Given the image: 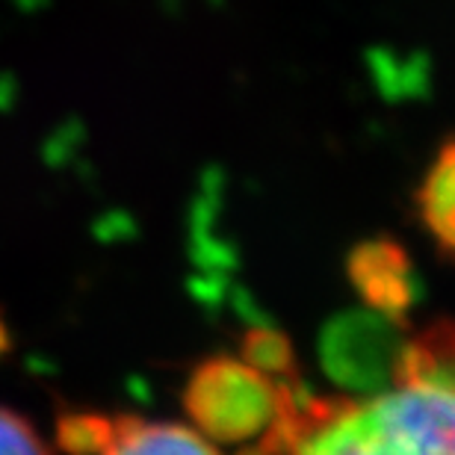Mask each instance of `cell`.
I'll return each mask as SVG.
<instances>
[{"label":"cell","mask_w":455,"mask_h":455,"mask_svg":"<svg viewBox=\"0 0 455 455\" xmlns=\"http://www.w3.org/2000/svg\"><path fill=\"white\" fill-rule=\"evenodd\" d=\"M349 281L370 311L399 323L405 320L417 293L411 258L387 236L355 245L349 254Z\"/></svg>","instance_id":"cell-4"},{"label":"cell","mask_w":455,"mask_h":455,"mask_svg":"<svg viewBox=\"0 0 455 455\" xmlns=\"http://www.w3.org/2000/svg\"><path fill=\"white\" fill-rule=\"evenodd\" d=\"M417 211L443 254L455 258V140L443 142L417 189Z\"/></svg>","instance_id":"cell-7"},{"label":"cell","mask_w":455,"mask_h":455,"mask_svg":"<svg viewBox=\"0 0 455 455\" xmlns=\"http://www.w3.org/2000/svg\"><path fill=\"white\" fill-rule=\"evenodd\" d=\"M396 381H414L455 394V320H438L405 338L396 363Z\"/></svg>","instance_id":"cell-5"},{"label":"cell","mask_w":455,"mask_h":455,"mask_svg":"<svg viewBox=\"0 0 455 455\" xmlns=\"http://www.w3.org/2000/svg\"><path fill=\"white\" fill-rule=\"evenodd\" d=\"M296 455H455V394L396 381L372 396H296Z\"/></svg>","instance_id":"cell-1"},{"label":"cell","mask_w":455,"mask_h":455,"mask_svg":"<svg viewBox=\"0 0 455 455\" xmlns=\"http://www.w3.org/2000/svg\"><path fill=\"white\" fill-rule=\"evenodd\" d=\"M0 455H53L24 414L0 405Z\"/></svg>","instance_id":"cell-10"},{"label":"cell","mask_w":455,"mask_h":455,"mask_svg":"<svg viewBox=\"0 0 455 455\" xmlns=\"http://www.w3.org/2000/svg\"><path fill=\"white\" fill-rule=\"evenodd\" d=\"M104 455H220V450L193 426L116 414V435Z\"/></svg>","instance_id":"cell-6"},{"label":"cell","mask_w":455,"mask_h":455,"mask_svg":"<svg viewBox=\"0 0 455 455\" xmlns=\"http://www.w3.org/2000/svg\"><path fill=\"white\" fill-rule=\"evenodd\" d=\"M296 381H275L243 358L213 355L189 372L184 411L198 435L211 443L258 441L275 423Z\"/></svg>","instance_id":"cell-2"},{"label":"cell","mask_w":455,"mask_h":455,"mask_svg":"<svg viewBox=\"0 0 455 455\" xmlns=\"http://www.w3.org/2000/svg\"><path fill=\"white\" fill-rule=\"evenodd\" d=\"M116 435V414L66 408L53 426V441L66 455H104Z\"/></svg>","instance_id":"cell-8"},{"label":"cell","mask_w":455,"mask_h":455,"mask_svg":"<svg viewBox=\"0 0 455 455\" xmlns=\"http://www.w3.org/2000/svg\"><path fill=\"white\" fill-rule=\"evenodd\" d=\"M399 320L381 316L376 311L343 316L329 329L323 343L325 370L346 385H381L394 381L399 352H403L405 338L399 331Z\"/></svg>","instance_id":"cell-3"},{"label":"cell","mask_w":455,"mask_h":455,"mask_svg":"<svg viewBox=\"0 0 455 455\" xmlns=\"http://www.w3.org/2000/svg\"><path fill=\"white\" fill-rule=\"evenodd\" d=\"M240 358L275 381H296V352L275 329H251L240 343Z\"/></svg>","instance_id":"cell-9"},{"label":"cell","mask_w":455,"mask_h":455,"mask_svg":"<svg viewBox=\"0 0 455 455\" xmlns=\"http://www.w3.org/2000/svg\"><path fill=\"white\" fill-rule=\"evenodd\" d=\"M9 349H12V331H9L4 314H0V358H4Z\"/></svg>","instance_id":"cell-11"}]
</instances>
